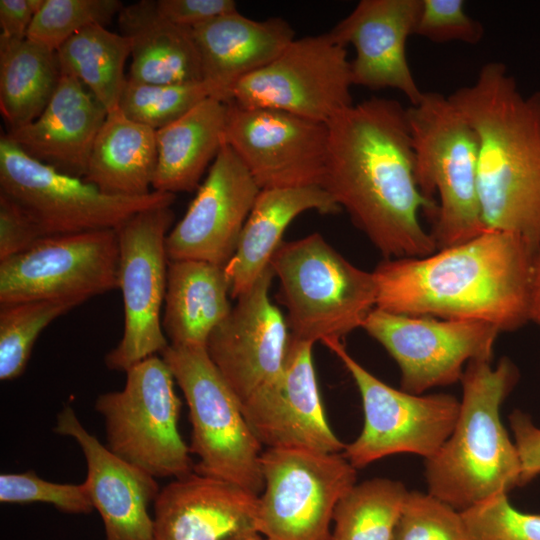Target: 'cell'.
<instances>
[{
    "instance_id": "6da1fadb",
    "label": "cell",
    "mask_w": 540,
    "mask_h": 540,
    "mask_svg": "<svg viewBox=\"0 0 540 540\" xmlns=\"http://www.w3.org/2000/svg\"><path fill=\"white\" fill-rule=\"evenodd\" d=\"M321 186L385 257H423L437 250L419 218L437 203L419 189L407 108L371 97L352 104L328 123Z\"/></svg>"
},
{
    "instance_id": "7a4b0ae2",
    "label": "cell",
    "mask_w": 540,
    "mask_h": 540,
    "mask_svg": "<svg viewBox=\"0 0 540 540\" xmlns=\"http://www.w3.org/2000/svg\"><path fill=\"white\" fill-rule=\"evenodd\" d=\"M423 257L390 258L372 271L376 308L403 315L482 321L514 331L530 321L535 250L495 229Z\"/></svg>"
},
{
    "instance_id": "3957f363",
    "label": "cell",
    "mask_w": 540,
    "mask_h": 540,
    "mask_svg": "<svg viewBox=\"0 0 540 540\" xmlns=\"http://www.w3.org/2000/svg\"><path fill=\"white\" fill-rule=\"evenodd\" d=\"M479 141L478 188L488 229L540 247V92L524 95L506 66L488 62L448 96Z\"/></svg>"
},
{
    "instance_id": "277c9868",
    "label": "cell",
    "mask_w": 540,
    "mask_h": 540,
    "mask_svg": "<svg viewBox=\"0 0 540 540\" xmlns=\"http://www.w3.org/2000/svg\"><path fill=\"white\" fill-rule=\"evenodd\" d=\"M519 379L503 357L468 362L461 377L462 399L455 426L441 448L425 460L427 492L459 512L520 486L515 443L500 419V408Z\"/></svg>"
},
{
    "instance_id": "5b68a950",
    "label": "cell",
    "mask_w": 540,
    "mask_h": 540,
    "mask_svg": "<svg viewBox=\"0 0 540 540\" xmlns=\"http://www.w3.org/2000/svg\"><path fill=\"white\" fill-rule=\"evenodd\" d=\"M414 175L429 199L439 196L432 236L437 249L460 244L488 229L479 199V141L473 127L438 92H424L407 108Z\"/></svg>"
},
{
    "instance_id": "8992f818",
    "label": "cell",
    "mask_w": 540,
    "mask_h": 540,
    "mask_svg": "<svg viewBox=\"0 0 540 540\" xmlns=\"http://www.w3.org/2000/svg\"><path fill=\"white\" fill-rule=\"evenodd\" d=\"M270 265L280 280L290 335L298 340L341 341L376 307L373 273L350 263L319 233L283 241Z\"/></svg>"
},
{
    "instance_id": "52a82bcc",
    "label": "cell",
    "mask_w": 540,
    "mask_h": 540,
    "mask_svg": "<svg viewBox=\"0 0 540 540\" xmlns=\"http://www.w3.org/2000/svg\"><path fill=\"white\" fill-rule=\"evenodd\" d=\"M160 355L188 405L192 426L189 449L199 458L193 471L232 482L259 496L264 488L263 447L206 346L169 344Z\"/></svg>"
},
{
    "instance_id": "ba28073f",
    "label": "cell",
    "mask_w": 540,
    "mask_h": 540,
    "mask_svg": "<svg viewBox=\"0 0 540 540\" xmlns=\"http://www.w3.org/2000/svg\"><path fill=\"white\" fill-rule=\"evenodd\" d=\"M125 372L123 389L100 394L95 401L108 449L155 478L193 472L189 446L178 428L182 403L163 358L150 356Z\"/></svg>"
},
{
    "instance_id": "9c48e42d",
    "label": "cell",
    "mask_w": 540,
    "mask_h": 540,
    "mask_svg": "<svg viewBox=\"0 0 540 540\" xmlns=\"http://www.w3.org/2000/svg\"><path fill=\"white\" fill-rule=\"evenodd\" d=\"M0 192L21 204L46 236L116 229L136 213L172 206L175 195L153 190L138 197L103 193L83 178L39 162L0 138Z\"/></svg>"
},
{
    "instance_id": "30bf717a",
    "label": "cell",
    "mask_w": 540,
    "mask_h": 540,
    "mask_svg": "<svg viewBox=\"0 0 540 540\" xmlns=\"http://www.w3.org/2000/svg\"><path fill=\"white\" fill-rule=\"evenodd\" d=\"M261 469L259 534L266 540H330L335 507L357 481L343 452L266 449Z\"/></svg>"
},
{
    "instance_id": "8fae6325",
    "label": "cell",
    "mask_w": 540,
    "mask_h": 540,
    "mask_svg": "<svg viewBox=\"0 0 540 540\" xmlns=\"http://www.w3.org/2000/svg\"><path fill=\"white\" fill-rule=\"evenodd\" d=\"M322 343L343 363L361 396L363 428L343 451L356 469L399 453L416 454L426 460L441 448L457 421L460 401L456 397L395 389L358 363L341 341Z\"/></svg>"
},
{
    "instance_id": "7c38bea8",
    "label": "cell",
    "mask_w": 540,
    "mask_h": 540,
    "mask_svg": "<svg viewBox=\"0 0 540 540\" xmlns=\"http://www.w3.org/2000/svg\"><path fill=\"white\" fill-rule=\"evenodd\" d=\"M175 215L171 206L146 209L115 230L119 247L118 288L124 306L123 334L105 356L111 370L127 371L169 345L161 309L164 304L169 258L166 238Z\"/></svg>"
},
{
    "instance_id": "4fadbf2b",
    "label": "cell",
    "mask_w": 540,
    "mask_h": 540,
    "mask_svg": "<svg viewBox=\"0 0 540 540\" xmlns=\"http://www.w3.org/2000/svg\"><path fill=\"white\" fill-rule=\"evenodd\" d=\"M351 61L329 32L294 39L269 64L244 77L231 100L328 123L353 104Z\"/></svg>"
},
{
    "instance_id": "5bb4252c",
    "label": "cell",
    "mask_w": 540,
    "mask_h": 540,
    "mask_svg": "<svg viewBox=\"0 0 540 540\" xmlns=\"http://www.w3.org/2000/svg\"><path fill=\"white\" fill-rule=\"evenodd\" d=\"M115 229L48 236L0 261V305L71 299L81 304L118 288Z\"/></svg>"
},
{
    "instance_id": "9a60e30c",
    "label": "cell",
    "mask_w": 540,
    "mask_h": 540,
    "mask_svg": "<svg viewBox=\"0 0 540 540\" xmlns=\"http://www.w3.org/2000/svg\"><path fill=\"white\" fill-rule=\"evenodd\" d=\"M361 328L399 366L402 390L417 395L460 381L472 360H491L500 333L482 321L403 315L376 307Z\"/></svg>"
},
{
    "instance_id": "2e32d148",
    "label": "cell",
    "mask_w": 540,
    "mask_h": 540,
    "mask_svg": "<svg viewBox=\"0 0 540 540\" xmlns=\"http://www.w3.org/2000/svg\"><path fill=\"white\" fill-rule=\"evenodd\" d=\"M225 143L260 190L321 186L328 150L326 123L229 101Z\"/></svg>"
},
{
    "instance_id": "e0dca14e",
    "label": "cell",
    "mask_w": 540,
    "mask_h": 540,
    "mask_svg": "<svg viewBox=\"0 0 540 540\" xmlns=\"http://www.w3.org/2000/svg\"><path fill=\"white\" fill-rule=\"evenodd\" d=\"M313 343L290 335L280 373L241 403L256 439L266 449L342 453L329 425L315 374Z\"/></svg>"
},
{
    "instance_id": "ac0fdd59",
    "label": "cell",
    "mask_w": 540,
    "mask_h": 540,
    "mask_svg": "<svg viewBox=\"0 0 540 540\" xmlns=\"http://www.w3.org/2000/svg\"><path fill=\"white\" fill-rule=\"evenodd\" d=\"M274 276L269 265L237 298L206 344L210 359L241 403L275 378L286 358L289 327L269 297Z\"/></svg>"
},
{
    "instance_id": "d6986e66",
    "label": "cell",
    "mask_w": 540,
    "mask_h": 540,
    "mask_svg": "<svg viewBox=\"0 0 540 540\" xmlns=\"http://www.w3.org/2000/svg\"><path fill=\"white\" fill-rule=\"evenodd\" d=\"M260 188L226 143L182 219L166 238L169 261L225 266L235 253Z\"/></svg>"
},
{
    "instance_id": "ffe728a7",
    "label": "cell",
    "mask_w": 540,
    "mask_h": 540,
    "mask_svg": "<svg viewBox=\"0 0 540 540\" xmlns=\"http://www.w3.org/2000/svg\"><path fill=\"white\" fill-rule=\"evenodd\" d=\"M421 0H361L330 31L336 42L352 45L353 85L371 90L393 88L402 92L411 105L424 92L410 69L406 43L415 28Z\"/></svg>"
},
{
    "instance_id": "44dd1931",
    "label": "cell",
    "mask_w": 540,
    "mask_h": 540,
    "mask_svg": "<svg viewBox=\"0 0 540 540\" xmlns=\"http://www.w3.org/2000/svg\"><path fill=\"white\" fill-rule=\"evenodd\" d=\"M54 432L74 439L83 452L87 464L83 485L102 518L106 540H155L149 506L160 491L157 478L109 450L69 405L57 415Z\"/></svg>"
},
{
    "instance_id": "7402d4cb",
    "label": "cell",
    "mask_w": 540,
    "mask_h": 540,
    "mask_svg": "<svg viewBox=\"0 0 540 540\" xmlns=\"http://www.w3.org/2000/svg\"><path fill=\"white\" fill-rule=\"evenodd\" d=\"M153 505L155 540H244L259 534V496L194 471L161 488Z\"/></svg>"
},
{
    "instance_id": "603a6c76",
    "label": "cell",
    "mask_w": 540,
    "mask_h": 540,
    "mask_svg": "<svg viewBox=\"0 0 540 540\" xmlns=\"http://www.w3.org/2000/svg\"><path fill=\"white\" fill-rule=\"evenodd\" d=\"M107 110L76 78L61 75L38 118L3 134L31 158L84 178L95 138Z\"/></svg>"
},
{
    "instance_id": "cb8c5ba5",
    "label": "cell",
    "mask_w": 540,
    "mask_h": 540,
    "mask_svg": "<svg viewBox=\"0 0 540 540\" xmlns=\"http://www.w3.org/2000/svg\"><path fill=\"white\" fill-rule=\"evenodd\" d=\"M200 53L202 78L224 102L236 83L272 62L295 39L283 18L254 20L239 11L193 28Z\"/></svg>"
},
{
    "instance_id": "d4e9b609",
    "label": "cell",
    "mask_w": 540,
    "mask_h": 540,
    "mask_svg": "<svg viewBox=\"0 0 540 540\" xmlns=\"http://www.w3.org/2000/svg\"><path fill=\"white\" fill-rule=\"evenodd\" d=\"M307 210L321 214L342 211L320 185L260 190L235 253L225 265L231 298L237 299L253 285L270 265L290 222Z\"/></svg>"
},
{
    "instance_id": "484cf974",
    "label": "cell",
    "mask_w": 540,
    "mask_h": 540,
    "mask_svg": "<svg viewBox=\"0 0 540 540\" xmlns=\"http://www.w3.org/2000/svg\"><path fill=\"white\" fill-rule=\"evenodd\" d=\"M117 19L121 34L131 41L129 80L145 84L203 80L193 29L162 18L155 1L124 5Z\"/></svg>"
},
{
    "instance_id": "4316f807",
    "label": "cell",
    "mask_w": 540,
    "mask_h": 540,
    "mask_svg": "<svg viewBox=\"0 0 540 540\" xmlns=\"http://www.w3.org/2000/svg\"><path fill=\"white\" fill-rule=\"evenodd\" d=\"M227 102L207 98L156 130L157 166L153 190L192 192L225 144Z\"/></svg>"
},
{
    "instance_id": "83f0119b",
    "label": "cell",
    "mask_w": 540,
    "mask_h": 540,
    "mask_svg": "<svg viewBox=\"0 0 540 540\" xmlns=\"http://www.w3.org/2000/svg\"><path fill=\"white\" fill-rule=\"evenodd\" d=\"M229 295L225 266L198 260L169 261L162 319L169 344L206 346L232 309Z\"/></svg>"
},
{
    "instance_id": "f1b7e54d",
    "label": "cell",
    "mask_w": 540,
    "mask_h": 540,
    "mask_svg": "<svg viewBox=\"0 0 540 540\" xmlns=\"http://www.w3.org/2000/svg\"><path fill=\"white\" fill-rule=\"evenodd\" d=\"M156 166V131L118 107L98 131L83 179L106 194L144 196L153 191Z\"/></svg>"
},
{
    "instance_id": "f546056e",
    "label": "cell",
    "mask_w": 540,
    "mask_h": 540,
    "mask_svg": "<svg viewBox=\"0 0 540 540\" xmlns=\"http://www.w3.org/2000/svg\"><path fill=\"white\" fill-rule=\"evenodd\" d=\"M60 79L56 51L27 37L0 38V111L8 131L38 118Z\"/></svg>"
},
{
    "instance_id": "4dcf8cb0",
    "label": "cell",
    "mask_w": 540,
    "mask_h": 540,
    "mask_svg": "<svg viewBox=\"0 0 540 540\" xmlns=\"http://www.w3.org/2000/svg\"><path fill=\"white\" fill-rule=\"evenodd\" d=\"M56 53L61 75L79 80L107 112L119 107L127 79L124 66L131 55L127 36L92 25L69 38Z\"/></svg>"
},
{
    "instance_id": "1f68e13d",
    "label": "cell",
    "mask_w": 540,
    "mask_h": 540,
    "mask_svg": "<svg viewBox=\"0 0 540 540\" xmlns=\"http://www.w3.org/2000/svg\"><path fill=\"white\" fill-rule=\"evenodd\" d=\"M408 494L389 478L356 483L335 507L330 540H392Z\"/></svg>"
},
{
    "instance_id": "d6a6232c",
    "label": "cell",
    "mask_w": 540,
    "mask_h": 540,
    "mask_svg": "<svg viewBox=\"0 0 540 540\" xmlns=\"http://www.w3.org/2000/svg\"><path fill=\"white\" fill-rule=\"evenodd\" d=\"M80 304L71 299H44L0 305V379L19 377L41 332Z\"/></svg>"
},
{
    "instance_id": "836d02e7",
    "label": "cell",
    "mask_w": 540,
    "mask_h": 540,
    "mask_svg": "<svg viewBox=\"0 0 540 540\" xmlns=\"http://www.w3.org/2000/svg\"><path fill=\"white\" fill-rule=\"evenodd\" d=\"M211 97L220 99L217 90L204 80L175 84H145L127 78L119 108L130 119L156 131Z\"/></svg>"
},
{
    "instance_id": "e575fe53",
    "label": "cell",
    "mask_w": 540,
    "mask_h": 540,
    "mask_svg": "<svg viewBox=\"0 0 540 540\" xmlns=\"http://www.w3.org/2000/svg\"><path fill=\"white\" fill-rule=\"evenodd\" d=\"M123 6L119 0H44L27 38L57 51L69 38L89 26L106 27Z\"/></svg>"
},
{
    "instance_id": "d590c367",
    "label": "cell",
    "mask_w": 540,
    "mask_h": 540,
    "mask_svg": "<svg viewBox=\"0 0 540 540\" xmlns=\"http://www.w3.org/2000/svg\"><path fill=\"white\" fill-rule=\"evenodd\" d=\"M392 540H468L461 512L433 495L409 491Z\"/></svg>"
},
{
    "instance_id": "8d00e7d4",
    "label": "cell",
    "mask_w": 540,
    "mask_h": 540,
    "mask_svg": "<svg viewBox=\"0 0 540 540\" xmlns=\"http://www.w3.org/2000/svg\"><path fill=\"white\" fill-rule=\"evenodd\" d=\"M461 514L468 540H540V515L517 510L507 493L496 494Z\"/></svg>"
},
{
    "instance_id": "74e56055",
    "label": "cell",
    "mask_w": 540,
    "mask_h": 540,
    "mask_svg": "<svg viewBox=\"0 0 540 540\" xmlns=\"http://www.w3.org/2000/svg\"><path fill=\"white\" fill-rule=\"evenodd\" d=\"M0 502L6 504L46 503L61 512L88 514L94 508L82 484L50 482L33 470L0 475Z\"/></svg>"
},
{
    "instance_id": "f35d334b",
    "label": "cell",
    "mask_w": 540,
    "mask_h": 540,
    "mask_svg": "<svg viewBox=\"0 0 540 540\" xmlns=\"http://www.w3.org/2000/svg\"><path fill=\"white\" fill-rule=\"evenodd\" d=\"M465 5L463 0H421L414 35L435 43H479L484 28L467 14Z\"/></svg>"
},
{
    "instance_id": "ab89813d",
    "label": "cell",
    "mask_w": 540,
    "mask_h": 540,
    "mask_svg": "<svg viewBox=\"0 0 540 540\" xmlns=\"http://www.w3.org/2000/svg\"><path fill=\"white\" fill-rule=\"evenodd\" d=\"M46 237L21 204L0 192V261L24 252Z\"/></svg>"
},
{
    "instance_id": "60d3db41",
    "label": "cell",
    "mask_w": 540,
    "mask_h": 540,
    "mask_svg": "<svg viewBox=\"0 0 540 540\" xmlns=\"http://www.w3.org/2000/svg\"><path fill=\"white\" fill-rule=\"evenodd\" d=\"M155 5L157 13L165 20L192 29L238 11L233 0H157Z\"/></svg>"
},
{
    "instance_id": "b9f144b4",
    "label": "cell",
    "mask_w": 540,
    "mask_h": 540,
    "mask_svg": "<svg viewBox=\"0 0 540 540\" xmlns=\"http://www.w3.org/2000/svg\"><path fill=\"white\" fill-rule=\"evenodd\" d=\"M509 422L521 464L520 486H524L540 474V428L521 410L513 411Z\"/></svg>"
},
{
    "instance_id": "7bdbcfd3",
    "label": "cell",
    "mask_w": 540,
    "mask_h": 540,
    "mask_svg": "<svg viewBox=\"0 0 540 540\" xmlns=\"http://www.w3.org/2000/svg\"><path fill=\"white\" fill-rule=\"evenodd\" d=\"M44 0H0V38L24 39Z\"/></svg>"
},
{
    "instance_id": "ee69618b",
    "label": "cell",
    "mask_w": 540,
    "mask_h": 540,
    "mask_svg": "<svg viewBox=\"0 0 540 540\" xmlns=\"http://www.w3.org/2000/svg\"><path fill=\"white\" fill-rule=\"evenodd\" d=\"M530 321L540 325V247L533 264Z\"/></svg>"
},
{
    "instance_id": "f6af8a7d",
    "label": "cell",
    "mask_w": 540,
    "mask_h": 540,
    "mask_svg": "<svg viewBox=\"0 0 540 540\" xmlns=\"http://www.w3.org/2000/svg\"><path fill=\"white\" fill-rule=\"evenodd\" d=\"M244 540H266L264 537H262L260 534H257V535H254V536H251L247 539H244Z\"/></svg>"
}]
</instances>
